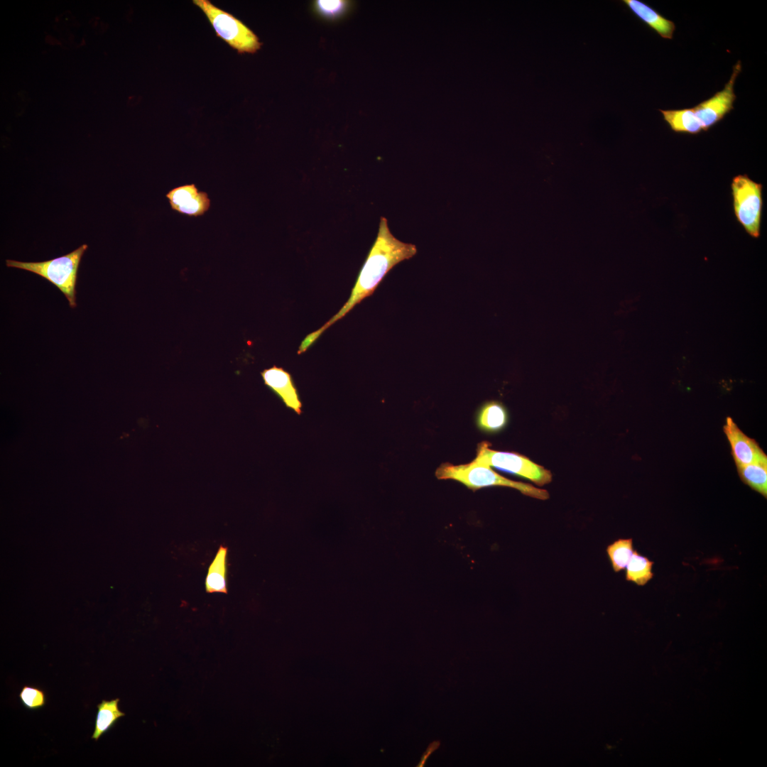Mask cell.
<instances>
[{"label":"cell","instance_id":"1","mask_svg":"<svg viewBox=\"0 0 767 767\" xmlns=\"http://www.w3.org/2000/svg\"><path fill=\"white\" fill-rule=\"evenodd\" d=\"M416 253V246L396 238L388 227L387 219L381 217L376 240L359 271L349 299L322 327L304 338L298 354L308 350L331 325L341 320L364 298L372 295L383 278L396 265L410 259Z\"/></svg>","mask_w":767,"mask_h":767},{"label":"cell","instance_id":"2","mask_svg":"<svg viewBox=\"0 0 767 767\" xmlns=\"http://www.w3.org/2000/svg\"><path fill=\"white\" fill-rule=\"evenodd\" d=\"M435 476L438 479L457 481L472 491L494 486H507L532 498L541 500L549 498V494L545 489L508 479L497 474L490 467L479 464L473 461L463 464H452L448 462L442 464L437 469Z\"/></svg>","mask_w":767,"mask_h":767},{"label":"cell","instance_id":"3","mask_svg":"<svg viewBox=\"0 0 767 767\" xmlns=\"http://www.w3.org/2000/svg\"><path fill=\"white\" fill-rule=\"evenodd\" d=\"M88 246L84 244L62 256L44 261L23 262L7 259L8 267L17 268L36 273L57 287L66 297L70 307L76 303V284L82 257Z\"/></svg>","mask_w":767,"mask_h":767},{"label":"cell","instance_id":"4","mask_svg":"<svg viewBox=\"0 0 767 767\" xmlns=\"http://www.w3.org/2000/svg\"><path fill=\"white\" fill-rule=\"evenodd\" d=\"M192 4L203 12L216 36L238 54H254L261 49L262 43L258 36L233 14L210 0H193Z\"/></svg>","mask_w":767,"mask_h":767},{"label":"cell","instance_id":"5","mask_svg":"<svg viewBox=\"0 0 767 767\" xmlns=\"http://www.w3.org/2000/svg\"><path fill=\"white\" fill-rule=\"evenodd\" d=\"M731 187L736 219L751 236L759 237L763 208L761 183L742 174L734 177Z\"/></svg>","mask_w":767,"mask_h":767},{"label":"cell","instance_id":"6","mask_svg":"<svg viewBox=\"0 0 767 767\" xmlns=\"http://www.w3.org/2000/svg\"><path fill=\"white\" fill-rule=\"evenodd\" d=\"M489 445L487 442L479 443L476 457L472 461L518 475L539 486H543L552 481L550 471L528 457L515 452L494 450Z\"/></svg>","mask_w":767,"mask_h":767},{"label":"cell","instance_id":"7","mask_svg":"<svg viewBox=\"0 0 767 767\" xmlns=\"http://www.w3.org/2000/svg\"><path fill=\"white\" fill-rule=\"evenodd\" d=\"M741 71V63L739 60L734 66L730 79L723 89L692 107L702 131L709 130L734 109V102L736 98L734 86Z\"/></svg>","mask_w":767,"mask_h":767},{"label":"cell","instance_id":"8","mask_svg":"<svg viewBox=\"0 0 767 767\" xmlns=\"http://www.w3.org/2000/svg\"><path fill=\"white\" fill-rule=\"evenodd\" d=\"M165 197L173 211L190 217L204 215L211 207L208 194L200 190L195 183L173 187Z\"/></svg>","mask_w":767,"mask_h":767},{"label":"cell","instance_id":"9","mask_svg":"<svg viewBox=\"0 0 767 767\" xmlns=\"http://www.w3.org/2000/svg\"><path fill=\"white\" fill-rule=\"evenodd\" d=\"M724 433L729 442L736 466H742L767 458L758 442L748 437L731 417L726 418Z\"/></svg>","mask_w":767,"mask_h":767},{"label":"cell","instance_id":"10","mask_svg":"<svg viewBox=\"0 0 767 767\" xmlns=\"http://www.w3.org/2000/svg\"><path fill=\"white\" fill-rule=\"evenodd\" d=\"M264 384L289 409L297 415L303 413V403L291 374L283 368L273 366L261 372Z\"/></svg>","mask_w":767,"mask_h":767},{"label":"cell","instance_id":"11","mask_svg":"<svg viewBox=\"0 0 767 767\" xmlns=\"http://www.w3.org/2000/svg\"><path fill=\"white\" fill-rule=\"evenodd\" d=\"M622 3L646 26L660 37L672 39L675 31V23L659 13L654 9L640 0H623Z\"/></svg>","mask_w":767,"mask_h":767},{"label":"cell","instance_id":"12","mask_svg":"<svg viewBox=\"0 0 767 767\" xmlns=\"http://www.w3.org/2000/svg\"><path fill=\"white\" fill-rule=\"evenodd\" d=\"M227 555L228 548L221 545L207 569L205 577V590L207 593L227 594Z\"/></svg>","mask_w":767,"mask_h":767},{"label":"cell","instance_id":"13","mask_svg":"<svg viewBox=\"0 0 767 767\" xmlns=\"http://www.w3.org/2000/svg\"><path fill=\"white\" fill-rule=\"evenodd\" d=\"M507 421L506 409L498 401H491L485 403L477 413V426L484 432L500 431L506 426Z\"/></svg>","mask_w":767,"mask_h":767},{"label":"cell","instance_id":"14","mask_svg":"<svg viewBox=\"0 0 767 767\" xmlns=\"http://www.w3.org/2000/svg\"><path fill=\"white\" fill-rule=\"evenodd\" d=\"M119 698L102 700L97 705V712L92 739L95 741L111 729L125 714L119 709Z\"/></svg>","mask_w":767,"mask_h":767},{"label":"cell","instance_id":"15","mask_svg":"<svg viewBox=\"0 0 767 767\" xmlns=\"http://www.w3.org/2000/svg\"><path fill=\"white\" fill-rule=\"evenodd\" d=\"M660 111L663 116L664 121L675 132L695 135L702 131L692 108L660 110Z\"/></svg>","mask_w":767,"mask_h":767},{"label":"cell","instance_id":"16","mask_svg":"<svg viewBox=\"0 0 767 767\" xmlns=\"http://www.w3.org/2000/svg\"><path fill=\"white\" fill-rule=\"evenodd\" d=\"M740 479L751 489L767 497V458L755 462L736 466Z\"/></svg>","mask_w":767,"mask_h":767},{"label":"cell","instance_id":"17","mask_svg":"<svg viewBox=\"0 0 767 767\" xmlns=\"http://www.w3.org/2000/svg\"><path fill=\"white\" fill-rule=\"evenodd\" d=\"M653 565V561L634 550L626 567V580L638 586L646 585L654 576Z\"/></svg>","mask_w":767,"mask_h":767},{"label":"cell","instance_id":"18","mask_svg":"<svg viewBox=\"0 0 767 767\" xmlns=\"http://www.w3.org/2000/svg\"><path fill=\"white\" fill-rule=\"evenodd\" d=\"M607 555L615 572L624 570L634 551L632 538H619L609 544L606 549Z\"/></svg>","mask_w":767,"mask_h":767},{"label":"cell","instance_id":"19","mask_svg":"<svg viewBox=\"0 0 767 767\" xmlns=\"http://www.w3.org/2000/svg\"><path fill=\"white\" fill-rule=\"evenodd\" d=\"M349 2L342 0H318L314 3V9L320 16L327 19H336L344 15L349 9Z\"/></svg>","mask_w":767,"mask_h":767},{"label":"cell","instance_id":"20","mask_svg":"<svg viewBox=\"0 0 767 767\" xmlns=\"http://www.w3.org/2000/svg\"><path fill=\"white\" fill-rule=\"evenodd\" d=\"M22 705L28 710H37L46 704L45 692L38 687L24 685L18 695Z\"/></svg>","mask_w":767,"mask_h":767},{"label":"cell","instance_id":"21","mask_svg":"<svg viewBox=\"0 0 767 767\" xmlns=\"http://www.w3.org/2000/svg\"><path fill=\"white\" fill-rule=\"evenodd\" d=\"M440 744H441L440 741H433L430 742L429 744V745L427 746L425 751L421 755L420 761H419V762L418 763V764L415 766L416 767H423V766H425V765L427 761L428 760V758L430 757V756L435 751H437L440 748Z\"/></svg>","mask_w":767,"mask_h":767}]
</instances>
